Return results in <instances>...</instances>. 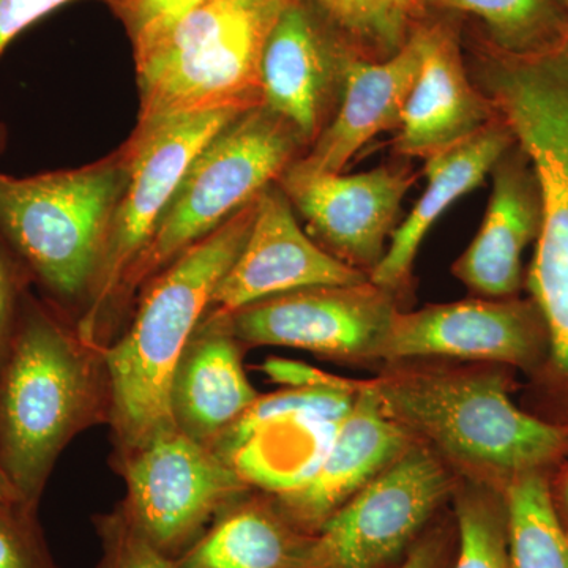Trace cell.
<instances>
[{
  "instance_id": "6da1fadb",
  "label": "cell",
  "mask_w": 568,
  "mask_h": 568,
  "mask_svg": "<svg viewBox=\"0 0 568 568\" xmlns=\"http://www.w3.org/2000/svg\"><path fill=\"white\" fill-rule=\"evenodd\" d=\"M476 84L510 126L540 185L544 219L526 286L549 335L547 365L537 377L568 425V29L526 54L484 39Z\"/></svg>"
},
{
  "instance_id": "7a4b0ae2",
  "label": "cell",
  "mask_w": 568,
  "mask_h": 568,
  "mask_svg": "<svg viewBox=\"0 0 568 568\" xmlns=\"http://www.w3.org/2000/svg\"><path fill=\"white\" fill-rule=\"evenodd\" d=\"M110 416L104 351L82 342L58 305L28 293L0 369V459L22 500L39 507L65 447Z\"/></svg>"
},
{
  "instance_id": "3957f363",
  "label": "cell",
  "mask_w": 568,
  "mask_h": 568,
  "mask_svg": "<svg viewBox=\"0 0 568 568\" xmlns=\"http://www.w3.org/2000/svg\"><path fill=\"white\" fill-rule=\"evenodd\" d=\"M381 409L467 476L503 491L530 470H555L568 455V425L519 409L496 372L396 369L366 381Z\"/></svg>"
},
{
  "instance_id": "277c9868",
  "label": "cell",
  "mask_w": 568,
  "mask_h": 568,
  "mask_svg": "<svg viewBox=\"0 0 568 568\" xmlns=\"http://www.w3.org/2000/svg\"><path fill=\"white\" fill-rule=\"evenodd\" d=\"M256 200L185 250L141 290L132 323L104 349L111 392L112 458L175 426L171 377L213 291L252 230Z\"/></svg>"
},
{
  "instance_id": "5b68a950",
  "label": "cell",
  "mask_w": 568,
  "mask_h": 568,
  "mask_svg": "<svg viewBox=\"0 0 568 568\" xmlns=\"http://www.w3.org/2000/svg\"><path fill=\"white\" fill-rule=\"evenodd\" d=\"M301 134L267 108L234 119L205 144L171 197L155 233L125 275L108 323V346L118 338L123 313L153 276L227 219L253 203L301 159Z\"/></svg>"
},
{
  "instance_id": "8992f818",
  "label": "cell",
  "mask_w": 568,
  "mask_h": 568,
  "mask_svg": "<svg viewBox=\"0 0 568 568\" xmlns=\"http://www.w3.org/2000/svg\"><path fill=\"white\" fill-rule=\"evenodd\" d=\"M126 179L125 148L77 170L0 173V237L61 304L88 301Z\"/></svg>"
},
{
  "instance_id": "52a82bcc",
  "label": "cell",
  "mask_w": 568,
  "mask_h": 568,
  "mask_svg": "<svg viewBox=\"0 0 568 568\" xmlns=\"http://www.w3.org/2000/svg\"><path fill=\"white\" fill-rule=\"evenodd\" d=\"M291 0H205L134 54L140 118L148 126L183 112L263 106L264 44Z\"/></svg>"
},
{
  "instance_id": "ba28073f",
  "label": "cell",
  "mask_w": 568,
  "mask_h": 568,
  "mask_svg": "<svg viewBox=\"0 0 568 568\" xmlns=\"http://www.w3.org/2000/svg\"><path fill=\"white\" fill-rule=\"evenodd\" d=\"M248 110L222 108L183 112L136 126L123 145L129 179L108 230L99 274L77 325L82 342L108 347V323L119 287L144 252L190 164L205 144Z\"/></svg>"
},
{
  "instance_id": "9c48e42d",
  "label": "cell",
  "mask_w": 568,
  "mask_h": 568,
  "mask_svg": "<svg viewBox=\"0 0 568 568\" xmlns=\"http://www.w3.org/2000/svg\"><path fill=\"white\" fill-rule=\"evenodd\" d=\"M125 481L119 507L164 555L179 559L227 504L252 491L230 463L171 426L112 458Z\"/></svg>"
},
{
  "instance_id": "30bf717a",
  "label": "cell",
  "mask_w": 568,
  "mask_h": 568,
  "mask_svg": "<svg viewBox=\"0 0 568 568\" xmlns=\"http://www.w3.org/2000/svg\"><path fill=\"white\" fill-rule=\"evenodd\" d=\"M450 493L443 459L414 444L325 523L298 568H402Z\"/></svg>"
},
{
  "instance_id": "8fae6325",
  "label": "cell",
  "mask_w": 568,
  "mask_h": 568,
  "mask_svg": "<svg viewBox=\"0 0 568 568\" xmlns=\"http://www.w3.org/2000/svg\"><path fill=\"white\" fill-rule=\"evenodd\" d=\"M396 315L394 294L368 280L272 295L227 316L244 347H294L336 361H366L379 358Z\"/></svg>"
},
{
  "instance_id": "7c38bea8",
  "label": "cell",
  "mask_w": 568,
  "mask_h": 568,
  "mask_svg": "<svg viewBox=\"0 0 568 568\" xmlns=\"http://www.w3.org/2000/svg\"><path fill=\"white\" fill-rule=\"evenodd\" d=\"M549 335L532 298H474L395 316L379 358L450 357L493 362L540 375Z\"/></svg>"
},
{
  "instance_id": "4fadbf2b",
  "label": "cell",
  "mask_w": 568,
  "mask_h": 568,
  "mask_svg": "<svg viewBox=\"0 0 568 568\" xmlns=\"http://www.w3.org/2000/svg\"><path fill=\"white\" fill-rule=\"evenodd\" d=\"M416 181L407 166L346 175L313 170L298 159L276 183L321 248L369 275L386 254L403 200Z\"/></svg>"
},
{
  "instance_id": "5bb4252c",
  "label": "cell",
  "mask_w": 568,
  "mask_h": 568,
  "mask_svg": "<svg viewBox=\"0 0 568 568\" xmlns=\"http://www.w3.org/2000/svg\"><path fill=\"white\" fill-rule=\"evenodd\" d=\"M368 280L365 272L332 256L302 230L293 205L275 182L256 197L252 230L213 291L207 313L233 315L272 295Z\"/></svg>"
},
{
  "instance_id": "9a60e30c",
  "label": "cell",
  "mask_w": 568,
  "mask_h": 568,
  "mask_svg": "<svg viewBox=\"0 0 568 568\" xmlns=\"http://www.w3.org/2000/svg\"><path fill=\"white\" fill-rule=\"evenodd\" d=\"M347 48L306 0H291L265 41L260 84L263 106L312 145L323 132Z\"/></svg>"
},
{
  "instance_id": "2e32d148",
  "label": "cell",
  "mask_w": 568,
  "mask_h": 568,
  "mask_svg": "<svg viewBox=\"0 0 568 568\" xmlns=\"http://www.w3.org/2000/svg\"><path fill=\"white\" fill-rule=\"evenodd\" d=\"M416 444L381 409L361 381L349 414L336 429L327 454L302 487L271 495L295 529L315 537L336 511Z\"/></svg>"
},
{
  "instance_id": "e0dca14e",
  "label": "cell",
  "mask_w": 568,
  "mask_h": 568,
  "mask_svg": "<svg viewBox=\"0 0 568 568\" xmlns=\"http://www.w3.org/2000/svg\"><path fill=\"white\" fill-rule=\"evenodd\" d=\"M417 29L420 70L396 130L394 151L426 160L480 132L495 121L497 111L467 77L455 29L443 21L418 22Z\"/></svg>"
},
{
  "instance_id": "ac0fdd59",
  "label": "cell",
  "mask_w": 568,
  "mask_h": 568,
  "mask_svg": "<svg viewBox=\"0 0 568 568\" xmlns=\"http://www.w3.org/2000/svg\"><path fill=\"white\" fill-rule=\"evenodd\" d=\"M493 192L480 230L454 264V275L487 298L517 297L523 254L537 241L544 219L540 185L515 142L493 168Z\"/></svg>"
},
{
  "instance_id": "d6986e66",
  "label": "cell",
  "mask_w": 568,
  "mask_h": 568,
  "mask_svg": "<svg viewBox=\"0 0 568 568\" xmlns=\"http://www.w3.org/2000/svg\"><path fill=\"white\" fill-rule=\"evenodd\" d=\"M230 316L205 313L171 377L170 410L175 428L212 448L260 396L242 364Z\"/></svg>"
},
{
  "instance_id": "ffe728a7",
  "label": "cell",
  "mask_w": 568,
  "mask_h": 568,
  "mask_svg": "<svg viewBox=\"0 0 568 568\" xmlns=\"http://www.w3.org/2000/svg\"><path fill=\"white\" fill-rule=\"evenodd\" d=\"M420 63L417 28L402 50L383 61H368L347 51L342 104L313 142L312 151L301 156V162L324 173H342L355 153L376 134L396 132Z\"/></svg>"
},
{
  "instance_id": "44dd1931",
  "label": "cell",
  "mask_w": 568,
  "mask_h": 568,
  "mask_svg": "<svg viewBox=\"0 0 568 568\" xmlns=\"http://www.w3.org/2000/svg\"><path fill=\"white\" fill-rule=\"evenodd\" d=\"M515 142L510 126L497 114L480 132L428 156L424 193L405 222L396 227L386 254L369 272V282L390 294L402 291L409 282L418 250L433 224L455 201L480 185Z\"/></svg>"
},
{
  "instance_id": "7402d4cb",
  "label": "cell",
  "mask_w": 568,
  "mask_h": 568,
  "mask_svg": "<svg viewBox=\"0 0 568 568\" xmlns=\"http://www.w3.org/2000/svg\"><path fill=\"white\" fill-rule=\"evenodd\" d=\"M313 537L295 529L267 493L237 497L211 526L179 568H298Z\"/></svg>"
},
{
  "instance_id": "603a6c76",
  "label": "cell",
  "mask_w": 568,
  "mask_h": 568,
  "mask_svg": "<svg viewBox=\"0 0 568 568\" xmlns=\"http://www.w3.org/2000/svg\"><path fill=\"white\" fill-rule=\"evenodd\" d=\"M342 420L312 413L272 418L227 463L257 491H293L315 474Z\"/></svg>"
},
{
  "instance_id": "cb8c5ba5",
  "label": "cell",
  "mask_w": 568,
  "mask_h": 568,
  "mask_svg": "<svg viewBox=\"0 0 568 568\" xmlns=\"http://www.w3.org/2000/svg\"><path fill=\"white\" fill-rule=\"evenodd\" d=\"M552 470H530L503 488L514 568H568V532L551 496Z\"/></svg>"
},
{
  "instance_id": "d4e9b609",
  "label": "cell",
  "mask_w": 568,
  "mask_h": 568,
  "mask_svg": "<svg viewBox=\"0 0 568 568\" xmlns=\"http://www.w3.org/2000/svg\"><path fill=\"white\" fill-rule=\"evenodd\" d=\"M354 55L383 61L420 22V0H306Z\"/></svg>"
},
{
  "instance_id": "484cf974",
  "label": "cell",
  "mask_w": 568,
  "mask_h": 568,
  "mask_svg": "<svg viewBox=\"0 0 568 568\" xmlns=\"http://www.w3.org/2000/svg\"><path fill=\"white\" fill-rule=\"evenodd\" d=\"M425 9L473 14L485 24L493 47L515 54L544 50L568 29L559 0H420Z\"/></svg>"
},
{
  "instance_id": "4316f807",
  "label": "cell",
  "mask_w": 568,
  "mask_h": 568,
  "mask_svg": "<svg viewBox=\"0 0 568 568\" xmlns=\"http://www.w3.org/2000/svg\"><path fill=\"white\" fill-rule=\"evenodd\" d=\"M458 549L452 568H514L503 491L469 484L455 495Z\"/></svg>"
},
{
  "instance_id": "83f0119b",
  "label": "cell",
  "mask_w": 568,
  "mask_h": 568,
  "mask_svg": "<svg viewBox=\"0 0 568 568\" xmlns=\"http://www.w3.org/2000/svg\"><path fill=\"white\" fill-rule=\"evenodd\" d=\"M358 390L334 387H284L274 394L260 395L252 406L216 439L211 450L224 462L237 450L250 436L272 418L291 414H320L334 420H342L349 414Z\"/></svg>"
},
{
  "instance_id": "f1b7e54d",
  "label": "cell",
  "mask_w": 568,
  "mask_h": 568,
  "mask_svg": "<svg viewBox=\"0 0 568 568\" xmlns=\"http://www.w3.org/2000/svg\"><path fill=\"white\" fill-rule=\"evenodd\" d=\"M93 525L102 545L99 568H179L178 559L156 548L121 507L97 515Z\"/></svg>"
},
{
  "instance_id": "f546056e",
  "label": "cell",
  "mask_w": 568,
  "mask_h": 568,
  "mask_svg": "<svg viewBox=\"0 0 568 568\" xmlns=\"http://www.w3.org/2000/svg\"><path fill=\"white\" fill-rule=\"evenodd\" d=\"M0 568H59L39 521V507L0 500Z\"/></svg>"
},
{
  "instance_id": "4dcf8cb0",
  "label": "cell",
  "mask_w": 568,
  "mask_h": 568,
  "mask_svg": "<svg viewBox=\"0 0 568 568\" xmlns=\"http://www.w3.org/2000/svg\"><path fill=\"white\" fill-rule=\"evenodd\" d=\"M205 0H129L115 10L132 40L134 54L148 50Z\"/></svg>"
},
{
  "instance_id": "1f68e13d",
  "label": "cell",
  "mask_w": 568,
  "mask_h": 568,
  "mask_svg": "<svg viewBox=\"0 0 568 568\" xmlns=\"http://www.w3.org/2000/svg\"><path fill=\"white\" fill-rule=\"evenodd\" d=\"M31 275L0 237V369L9 355Z\"/></svg>"
},
{
  "instance_id": "d6a6232c",
  "label": "cell",
  "mask_w": 568,
  "mask_h": 568,
  "mask_svg": "<svg viewBox=\"0 0 568 568\" xmlns=\"http://www.w3.org/2000/svg\"><path fill=\"white\" fill-rule=\"evenodd\" d=\"M458 549L457 521L432 523L410 549L402 568H452Z\"/></svg>"
},
{
  "instance_id": "836d02e7",
  "label": "cell",
  "mask_w": 568,
  "mask_h": 568,
  "mask_svg": "<svg viewBox=\"0 0 568 568\" xmlns=\"http://www.w3.org/2000/svg\"><path fill=\"white\" fill-rule=\"evenodd\" d=\"M260 369L272 383L283 387H334L346 388V390H358L361 387V381L335 376L332 373L317 369L315 366L304 364V362L290 361V358H267Z\"/></svg>"
},
{
  "instance_id": "e575fe53",
  "label": "cell",
  "mask_w": 568,
  "mask_h": 568,
  "mask_svg": "<svg viewBox=\"0 0 568 568\" xmlns=\"http://www.w3.org/2000/svg\"><path fill=\"white\" fill-rule=\"evenodd\" d=\"M77 0H0V55L22 31Z\"/></svg>"
},
{
  "instance_id": "d590c367",
  "label": "cell",
  "mask_w": 568,
  "mask_h": 568,
  "mask_svg": "<svg viewBox=\"0 0 568 568\" xmlns=\"http://www.w3.org/2000/svg\"><path fill=\"white\" fill-rule=\"evenodd\" d=\"M551 496L558 511L560 523L568 532V455L551 474Z\"/></svg>"
},
{
  "instance_id": "8d00e7d4",
  "label": "cell",
  "mask_w": 568,
  "mask_h": 568,
  "mask_svg": "<svg viewBox=\"0 0 568 568\" xmlns=\"http://www.w3.org/2000/svg\"><path fill=\"white\" fill-rule=\"evenodd\" d=\"M0 500H7V503H24L18 489L11 484L10 477L7 476L2 459H0Z\"/></svg>"
},
{
  "instance_id": "74e56055",
  "label": "cell",
  "mask_w": 568,
  "mask_h": 568,
  "mask_svg": "<svg viewBox=\"0 0 568 568\" xmlns=\"http://www.w3.org/2000/svg\"><path fill=\"white\" fill-rule=\"evenodd\" d=\"M108 3H111L112 9L118 10L119 7H122L123 3L129 2V0H106Z\"/></svg>"
},
{
  "instance_id": "f35d334b",
  "label": "cell",
  "mask_w": 568,
  "mask_h": 568,
  "mask_svg": "<svg viewBox=\"0 0 568 568\" xmlns=\"http://www.w3.org/2000/svg\"><path fill=\"white\" fill-rule=\"evenodd\" d=\"M3 145H6V129L0 125V152H2Z\"/></svg>"
},
{
  "instance_id": "ab89813d",
  "label": "cell",
  "mask_w": 568,
  "mask_h": 568,
  "mask_svg": "<svg viewBox=\"0 0 568 568\" xmlns=\"http://www.w3.org/2000/svg\"><path fill=\"white\" fill-rule=\"evenodd\" d=\"M559 3L568 11V0H559Z\"/></svg>"
}]
</instances>
